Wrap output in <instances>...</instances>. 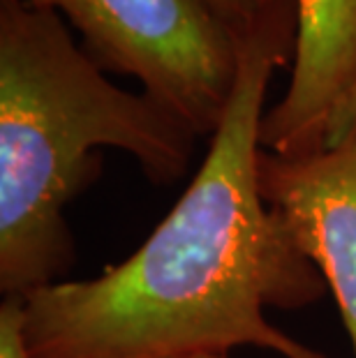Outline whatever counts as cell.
I'll list each match as a JSON object with an SVG mask.
<instances>
[{"instance_id": "6da1fadb", "label": "cell", "mask_w": 356, "mask_h": 358, "mask_svg": "<svg viewBox=\"0 0 356 358\" xmlns=\"http://www.w3.org/2000/svg\"><path fill=\"white\" fill-rule=\"evenodd\" d=\"M278 70L271 53L241 51L206 157L130 257L97 278L24 296L35 358H183L236 347L329 358L266 319V308L310 306L329 289L262 194L259 136Z\"/></svg>"}, {"instance_id": "5b68a950", "label": "cell", "mask_w": 356, "mask_h": 358, "mask_svg": "<svg viewBox=\"0 0 356 358\" xmlns=\"http://www.w3.org/2000/svg\"><path fill=\"white\" fill-rule=\"evenodd\" d=\"M299 42L290 83L262 120V150L301 157L327 148L356 90V0H299Z\"/></svg>"}, {"instance_id": "ba28073f", "label": "cell", "mask_w": 356, "mask_h": 358, "mask_svg": "<svg viewBox=\"0 0 356 358\" xmlns=\"http://www.w3.org/2000/svg\"><path fill=\"white\" fill-rule=\"evenodd\" d=\"M354 123H356V90H354V95L350 97V102H347V104L343 106V111L338 113L336 123H333L331 132H329L327 148L343 139V136H345L347 132H350V127H352Z\"/></svg>"}, {"instance_id": "277c9868", "label": "cell", "mask_w": 356, "mask_h": 358, "mask_svg": "<svg viewBox=\"0 0 356 358\" xmlns=\"http://www.w3.org/2000/svg\"><path fill=\"white\" fill-rule=\"evenodd\" d=\"M259 185L327 282L356 358V123L338 143L310 155L262 150Z\"/></svg>"}, {"instance_id": "52a82bcc", "label": "cell", "mask_w": 356, "mask_h": 358, "mask_svg": "<svg viewBox=\"0 0 356 358\" xmlns=\"http://www.w3.org/2000/svg\"><path fill=\"white\" fill-rule=\"evenodd\" d=\"M0 358H35L26 333V303L5 296L0 306Z\"/></svg>"}, {"instance_id": "3957f363", "label": "cell", "mask_w": 356, "mask_h": 358, "mask_svg": "<svg viewBox=\"0 0 356 358\" xmlns=\"http://www.w3.org/2000/svg\"><path fill=\"white\" fill-rule=\"evenodd\" d=\"M63 17L102 70L141 83L199 136L232 104L241 53L201 0H26Z\"/></svg>"}, {"instance_id": "7a4b0ae2", "label": "cell", "mask_w": 356, "mask_h": 358, "mask_svg": "<svg viewBox=\"0 0 356 358\" xmlns=\"http://www.w3.org/2000/svg\"><path fill=\"white\" fill-rule=\"evenodd\" d=\"M199 139L183 120L107 79L63 17L0 0V289L24 296L74 262L65 208L116 148L155 185L190 166Z\"/></svg>"}, {"instance_id": "8992f818", "label": "cell", "mask_w": 356, "mask_h": 358, "mask_svg": "<svg viewBox=\"0 0 356 358\" xmlns=\"http://www.w3.org/2000/svg\"><path fill=\"white\" fill-rule=\"evenodd\" d=\"M236 44L238 53L259 49L292 67L299 42V0H201Z\"/></svg>"}, {"instance_id": "9c48e42d", "label": "cell", "mask_w": 356, "mask_h": 358, "mask_svg": "<svg viewBox=\"0 0 356 358\" xmlns=\"http://www.w3.org/2000/svg\"><path fill=\"white\" fill-rule=\"evenodd\" d=\"M183 358H227V354H194V356H183Z\"/></svg>"}]
</instances>
